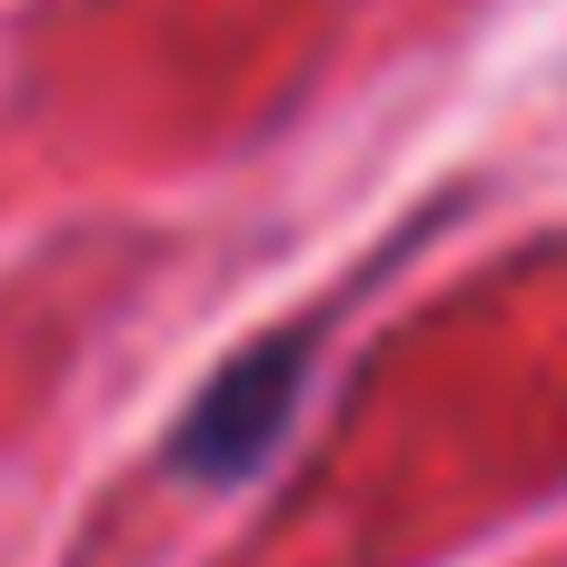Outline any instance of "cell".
Instances as JSON below:
<instances>
[{
    "label": "cell",
    "mask_w": 567,
    "mask_h": 567,
    "mask_svg": "<svg viewBox=\"0 0 567 567\" xmlns=\"http://www.w3.org/2000/svg\"><path fill=\"white\" fill-rule=\"evenodd\" d=\"M299 389H309V339H299V329L239 349V359L189 399V419L169 429V468H179V478H249V468L279 449Z\"/></svg>",
    "instance_id": "1"
}]
</instances>
